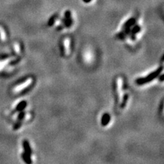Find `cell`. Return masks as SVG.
Segmentation results:
<instances>
[{
    "instance_id": "6da1fadb",
    "label": "cell",
    "mask_w": 164,
    "mask_h": 164,
    "mask_svg": "<svg viewBox=\"0 0 164 164\" xmlns=\"http://www.w3.org/2000/svg\"><path fill=\"white\" fill-rule=\"evenodd\" d=\"M162 70H163V68H162V67L159 68L158 69H157L156 70L153 71V72L149 74L148 75L146 76L145 77L138 78V79L136 80V83L139 85H144L145 84V83H149V82L152 81L153 79H155L159 75V74L161 73Z\"/></svg>"
},
{
    "instance_id": "7a4b0ae2",
    "label": "cell",
    "mask_w": 164,
    "mask_h": 164,
    "mask_svg": "<svg viewBox=\"0 0 164 164\" xmlns=\"http://www.w3.org/2000/svg\"><path fill=\"white\" fill-rule=\"evenodd\" d=\"M23 152L22 153L23 160L26 164H32V161L31 159L32 155V149H31L30 143L27 140H24L23 142Z\"/></svg>"
},
{
    "instance_id": "3957f363",
    "label": "cell",
    "mask_w": 164,
    "mask_h": 164,
    "mask_svg": "<svg viewBox=\"0 0 164 164\" xmlns=\"http://www.w3.org/2000/svg\"><path fill=\"white\" fill-rule=\"evenodd\" d=\"M32 83V78H29L23 82V83H20L19 85H18L17 86H16L14 89V92H20L21 91L25 90V89H27L29 86H30Z\"/></svg>"
},
{
    "instance_id": "277c9868",
    "label": "cell",
    "mask_w": 164,
    "mask_h": 164,
    "mask_svg": "<svg viewBox=\"0 0 164 164\" xmlns=\"http://www.w3.org/2000/svg\"><path fill=\"white\" fill-rule=\"evenodd\" d=\"M70 41L68 38H65L64 40L63 41L64 51V54L66 55V56H68L70 53Z\"/></svg>"
},
{
    "instance_id": "5b68a950",
    "label": "cell",
    "mask_w": 164,
    "mask_h": 164,
    "mask_svg": "<svg viewBox=\"0 0 164 164\" xmlns=\"http://www.w3.org/2000/svg\"><path fill=\"white\" fill-rule=\"evenodd\" d=\"M110 120H111L110 114H107V113H105L101 118L102 126H103V127H106V126L109 123Z\"/></svg>"
},
{
    "instance_id": "8992f818",
    "label": "cell",
    "mask_w": 164,
    "mask_h": 164,
    "mask_svg": "<svg viewBox=\"0 0 164 164\" xmlns=\"http://www.w3.org/2000/svg\"><path fill=\"white\" fill-rule=\"evenodd\" d=\"M27 106V103L25 101H23L18 104V105L16 106V110L17 111H22Z\"/></svg>"
}]
</instances>
